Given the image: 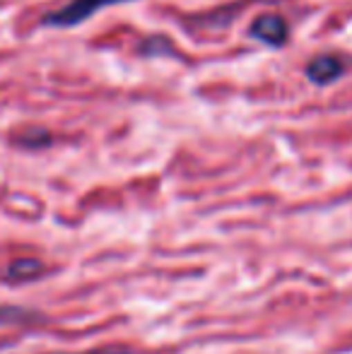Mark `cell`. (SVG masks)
<instances>
[{
	"mask_svg": "<svg viewBox=\"0 0 352 354\" xmlns=\"http://www.w3.org/2000/svg\"><path fill=\"white\" fill-rule=\"evenodd\" d=\"M123 3H133V0H71L63 8L51 10V12L41 15L39 24L48 29H73L85 24L87 19H92L97 12L113 5H123Z\"/></svg>",
	"mask_w": 352,
	"mask_h": 354,
	"instance_id": "6da1fadb",
	"label": "cell"
},
{
	"mask_svg": "<svg viewBox=\"0 0 352 354\" xmlns=\"http://www.w3.org/2000/svg\"><path fill=\"white\" fill-rule=\"evenodd\" d=\"M249 37L261 41L263 46L270 48H282L290 39V24L282 15L277 12H266L251 22L249 27Z\"/></svg>",
	"mask_w": 352,
	"mask_h": 354,
	"instance_id": "7a4b0ae2",
	"label": "cell"
},
{
	"mask_svg": "<svg viewBox=\"0 0 352 354\" xmlns=\"http://www.w3.org/2000/svg\"><path fill=\"white\" fill-rule=\"evenodd\" d=\"M345 73V61L340 56H316L306 63L304 75L311 84H319V87H326V84H333L335 80H340Z\"/></svg>",
	"mask_w": 352,
	"mask_h": 354,
	"instance_id": "3957f363",
	"label": "cell"
},
{
	"mask_svg": "<svg viewBox=\"0 0 352 354\" xmlns=\"http://www.w3.org/2000/svg\"><path fill=\"white\" fill-rule=\"evenodd\" d=\"M44 266L37 261V258H17L8 266L5 270V277L10 282H29V280H37L41 275Z\"/></svg>",
	"mask_w": 352,
	"mask_h": 354,
	"instance_id": "277c9868",
	"label": "cell"
},
{
	"mask_svg": "<svg viewBox=\"0 0 352 354\" xmlns=\"http://www.w3.org/2000/svg\"><path fill=\"white\" fill-rule=\"evenodd\" d=\"M12 142L24 149H44L53 142V136L46 128H27V131H19L17 136L12 138Z\"/></svg>",
	"mask_w": 352,
	"mask_h": 354,
	"instance_id": "5b68a950",
	"label": "cell"
},
{
	"mask_svg": "<svg viewBox=\"0 0 352 354\" xmlns=\"http://www.w3.org/2000/svg\"><path fill=\"white\" fill-rule=\"evenodd\" d=\"M140 56H176V48L165 34H152V37L142 39L138 46Z\"/></svg>",
	"mask_w": 352,
	"mask_h": 354,
	"instance_id": "8992f818",
	"label": "cell"
},
{
	"mask_svg": "<svg viewBox=\"0 0 352 354\" xmlns=\"http://www.w3.org/2000/svg\"><path fill=\"white\" fill-rule=\"evenodd\" d=\"M39 321V316L34 311H27V308H17V306H0V323H34Z\"/></svg>",
	"mask_w": 352,
	"mask_h": 354,
	"instance_id": "52a82bcc",
	"label": "cell"
},
{
	"mask_svg": "<svg viewBox=\"0 0 352 354\" xmlns=\"http://www.w3.org/2000/svg\"><path fill=\"white\" fill-rule=\"evenodd\" d=\"M92 354H118L116 350H99V352H92Z\"/></svg>",
	"mask_w": 352,
	"mask_h": 354,
	"instance_id": "ba28073f",
	"label": "cell"
}]
</instances>
